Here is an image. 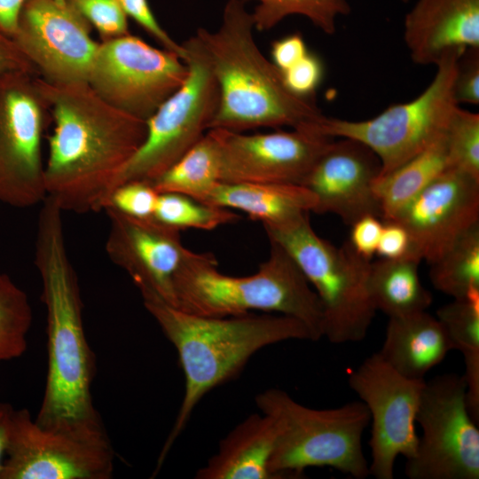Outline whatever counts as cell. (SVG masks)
I'll return each instance as SVG.
<instances>
[{"instance_id": "cell-1", "label": "cell", "mask_w": 479, "mask_h": 479, "mask_svg": "<svg viewBox=\"0 0 479 479\" xmlns=\"http://www.w3.org/2000/svg\"><path fill=\"white\" fill-rule=\"evenodd\" d=\"M54 124L44 163L47 197L63 212L104 210L115 181L143 144L146 121L112 106L88 82L36 77Z\"/></svg>"}, {"instance_id": "cell-2", "label": "cell", "mask_w": 479, "mask_h": 479, "mask_svg": "<svg viewBox=\"0 0 479 479\" xmlns=\"http://www.w3.org/2000/svg\"><path fill=\"white\" fill-rule=\"evenodd\" d=\"M63 213L51 198H45L35 243L47 320L45 388L35 417L43 426L99 417L91 396L94 355L85 336L80 287L67 253Z\"/></svg>"}, {"instance_id": "cell-3", "label": "cell", "mask_w": 479, "mask_h": 479, "mask_svg": "<svg viewBox=\"0 0 479 479\" xmlns=\"http://www.w3.org/2000/svg\"><path fill=\"white\" fill-rule=\"evenodd\" d=\"M144 305L175 347L185 375L183 400L154 475L209 391L237 376L257 351L269 345L289 340L314 341L302 322L286 315L204 317L158 301H144Z\"/></svg>"}, {"instance_id": "cell-4", "label": "cell", "mask_w": 479, "mask_h": 479, "mask_svg": "<svg viewBox=\"0 0 479 479\" xmlns=\"http://www.w3.org/2000/svg\"><path fill=\"white\" fill-rule=\"evenodd\" d=\"M255 30L246 1L228 0L218 28L200 27L195 34L219 90L209 130H310L325 115L310 98L287 89L281 72L259 49Z\"/></svg>"}, {"instance_id": "cell-5", "label": "cell", "mask_w": 479, "mask_h": 479, "mask_svg": "<svg viewBox=\"0 0 479 479\" xmlns=\"http://www.w3.org/2000/svg\"><path fill=\"white\" fill-rule=\"evenodd\" d=\"M270 244L258 271L243 277L220 272L212 254L192 251L174 278L176 308L204 317L277 312L302 322L314 341L321 339L323 311L316 292L292 256Z\"/></svg>"}, {"instance_id": "cell-6", "label": "cell", "mask_w": 479, "mask_h": 479, "mask_svg": "<svg viewBox=\"0 0 479 479\" xmlns=\"http://www.w3.org/2000/svg\"><path fill=\"white\" fill-rule=\"evenodd\" d=\"M255 401L276 423L270 470L277 479L302 477L310 467H330L357 479L370 475L362 437L371 419L362 401L314 409L276 388L260 392Z\"/></svg>"}, {"instance_id": "cell-7", "label": "cell", "mask_w": 479, "mask_h": 479, "mask_svg": "<svg viewBox=\"0 0 479 479\" xmlns=\"http://www.w3.org/2000/svg\"><path fill=\"white\" fill-rule=\"evenodd\" d=\"M263 228L269 241L292 256L316 292L323 337L334 344L363 341L376 312L368 289L371 259L357 254L349 241L336 247L318 236L309 213Z\"/></svg>"}, {"instance_id": "cell-8", "label": "cell", "mask_w": 479, "mask_h": 479, "mask_svg": "<svg viewBox=\"0 0 479 479\" xmlns=\"http://www.w3.org/2000/svg\"><path fill=\"white\" fill-rule=\"evenodd\" d=\"M462 52H445L436 64L435 77L414 99L390 106L375 117L364 121L325 115L312 130L332 138H350L365 145L381 161L380 177L388 174L445 133L459 106L454 96V79Z\"/></svg>"}, {"instance_id": "cell-9", "label": "cell", "mask_w": 479, "mask_h": 479, "mask_svg": "<svg viewBox=\"0 0 479 479\" xmlns=\"http://www.w3.org/2000/svg\"><path fill=\"white\" fill-rule=\"evenodd\" d=\"M114 467L100 417L43 426L14 410L0 479H109Z\"/></svg>"}, {"instance_id": "cell-10", "label": "cell", "mask_w": 479, "mask_h": 479, "mask_svg": "<svg viewBox=\"0 0 479 479\" xmlns=\"http://www.w3.org/2000/svg\"><path fill=\"white\" fill-rule=\"evenodd\" d=\"M182 45L187 76L146 120V137L118 176L114 190L130 181L153 182L209 130L219 102L217 82L197 36Z\"/></svg>"}, {"instance_id": "cell-11", "label": "cell", "mask_w": 479, "mask_h": 479, "mask_svg": "<svg viewBox=\"0 0 479 479\" xmlns=\"http://www.w3.org/2000/svg\"><path fill=\"white\" fill-rule=\"evenodd\" d=\"M37 76L20 70L0 75V202L16 208L47 196L43 138L51 118Z\"/></svg>"}, {"instance_id": "cell-12", "label": "cell", "mask_w": 479, "mask_h": 479, "mask_svg": "<svg viewBox=\"0 0 479 479\" xmlns=\"http://www.w3.org/2000/svg\"><path fill=\"white\" fill-rule=\"evenodd\" d=\"M463 375L444 373L425 382L416 422L422 435L406 459L410 479H478L479 430L466 399Z\"/></svg>"}, {"instance_id": "cell-13", "label": "cell", "mask_w": 479, "mask_h": 479, "mask_svg": "<svg viewBox=\"0 0 479 479\" xmlns=\"http://www.w3.org/2000/svg\"><path fill=\"white\" fill-rule=\"evenodd\" d=\"M187 73L178 54L129 33L98 43L88 83L112 106L146 121Z\"/></svg>"}, {"instance_id": "cell-14", "label": "cell", "mask_w": 479, "mask_h": 479, "mask_svg": "<svg viewBox=\"0 0 479 479\" xmlns=\"http://www.w3.org/2000/svg\"><path fill=\"white\" fill-rule=\"evenodd\" d=\"M425 382L400 374L378 352L349 374L348 384L372 420L369 474L374 478L392 479L397 458L414 455L419 439L416 414Z\"/></svg>"}, {"instance_id": "cell-15", "label": "cell", "mask_w": 479, "mask_h": 479, "mask_svg": "<svg viewBox=\"0 0 479 479\" xmlns=\"http://www.w3.org/2000/svg\"><path fill=\"white\" fill-rule=\"evenodd\" d=\"M91 26L68 3L27 0L12 41L35 68L51 82H88L98 43Z\"/></svg>"}, {"instance_id": "cell-16", "label": "cell", "mask_w": 479, "mask_h": 479, "mask_svg": "<svg viewBox=\"0 0 479 479\" xmlns=\"http://www.w3.org/2000/svg\"><path fill=\"white\" fill-rule=\"evenodd\" d=\"M208 130L219 146L223 183L301 185L334 139L303 129L257 134Z\"/></svg>"}, {"instance_id": "cell-17", "label": "cell", "mask_w": 479, "mask_h": 479, "mask_svg": "<svg viewBox=\"0 0 479 479\" xmlns=\"http://www.w3.org/2000/svg\"><path fill=\"white\" fill-rule=\"evenodd\" d=\"M109 221L106 252L124 270L143 301L176 307L174 278L192 250L182 243L179 230L153 217L138 218L113 208L104 209Z\"/></svg>"}, {"instance_id": "cell-18", "label": "cell", "mask_w": 479, "mask_h": 479, "mask_svg": "<svg viewBox=\"0 0 479 479\" xmlns=\"http://www.w3.org/2000/svg\"><path fill=\"white\" fill-rule=\"evenodd\" d=\"M388 221L406 230L410 254L431 264L479 224V179L450 168Z\"/></svg>"}, {"instance_id": "cell-19", "label": "cell", "mask_w": 479, "mask_h": 479, "mask_svg": "<svg viewBox=\"0 0 479 479\" xmlns=\"http://www.w3.org/2000/svg\"><path fill=\"white\" fill-rule=\"evenodd\" d=\"M381 170L378 156L350 138L334 139L301 185L316 198L314 213L334 214L350 226L362 216L381 212L373 185Z\"/></svg>"}, {"instance_id": "cell-20", "label": "cell", "mask_w": 479, "mask_h": 479, "mask_svg": "<svg viewBox=\"0 0 479 479\" xmlns=\"http://www.w3.org/2000/svg\"><path fill=\"white\" fill-rule=\"evenodd\" d=\"M404 39L413 62L436 65L447 51L479 48V0H417Z\"/></svg>"}, {"instance_id": "cell-21", "label": "cell", "mask_w": 479, "mask_h": 479, "mask_svg": "<svg viewBox=\"0 0 479 479\" xmlns=\"http://www.w3.org/2000/svg\"><path fill=\"white\" fill-rule=\"evenodd\" d=\"M277 438L274 420L253 413L219 443L217 452L198 469L197 479H277L270 460Z\"/></svg>"}, {"instance_id": "cell-22", "label": "cell", "mask_w": 479, "mask_h": 479, "mask_svg": "<svg viewBox=\"0 0 479 479\" xmlns=\"http://www.w3.org/2000/svg\"><path fill=\"white\" fill-rule=\"evenodd\" d=\"M389 318L378 353L404 377L424 380L425 374L452 349L444 326L427 310Z\"/></svg>"}, {"instance_id": "cell-23", "label": "cell", "mask_w": 479, "mask_h": 479, "mask_svg": "<svg viewBox=\"0 0 479 479\" xmlns=\"http://www.w3.org/2000/svg\"><path fill=\"white\" fill-rule=\"evenodd\" d=\"M246 213L275 225L314 212L316 198L305 186L287 183H218L201 201Z\"/></svg>"}, {"instance_id": "cell-24", "label": "cell", "mask_w": 479, "mask_h": 479, "mask_svg": "<svg viewBox=\"0 0 479 479\" xmlns=\"http://www.w3.org/2000/svg\"><path fill=\"white\" fill-rule=\"evenodd\" d=\"M421 261L405 256L371 262L368 289L376 310L389 318L404 317L425 311L433 298L421 283L419 264Z\"/></svg>"}, {"instance_id": "cell-25", "label": "cell", "mask_w": 479, "mask_h": 479, "mask_svg": "<svg viewBox=\"0 0 479 479\" xmlns=\"http://www.w3.org/2000/svg\"><path fill=\"white\" fill-rule=\"evenodd\" d=\"M445 133L373 185L381 220L391 219L426 186L450 169Z\"/></svg>"}, {"instance_id": "cell-26", "label": "cell", "mask_w": 479, "mask_h": 479, "mask_svg": "<svg viewBox=\"0 0 479 479\" xmlns=\"http://www.w3.org/2000/svg\"><path fill=\"white\" fill-rule=\"evenodd\" d=\"M452 349L462 353L466 399L472 418L479 420V295L453 299L436 310Z\"/></svg>"}, {"instance_id": "cell-27", "label": "cell", "mask_w": 479, "mask_h": 479, "mask_svg": "<svg viewBox=\"0 0 479 479\" xmlns=\"http://www.w3.org/2000/svg\"><path fill=\"white\" fill-rule=\"evenodd\" d=\"M221 156L218 144L208 130L161 176L151 182L159 192H175L202 201L220 183Z\"/></svg>"}, {"instance_id": "cell-28", "label": "cell", "mask_w": 479, "mask_h": 479, "mask_svg": "<svg viewBox=\"0 0 479 479\" xmlns=\"http://www.w3.org/2000/svg\"><path fill=\"white\" fill-rule=\"evenodd\" d=\"M435 288L453 299L479 295V224L430 264Z\"/></svg>"}, {"instance_id": "cell-29", "label": "cell", "mask_w": 479, "mask_h": 479, "mask_svg": "<svg viewBox=\"0 0 479 479\" xmlns=\"http://www.w3.org/2000/svg\"><path fill=\"white\" fill-rule=\"evenodd\" d=\"M247 1V0H245ZM251 12L256 31L264 32L276 27L289 15H302L326 35L336 30V20L350 12L348 0H255Z\"/></svg>"}, {"instance_id": "cell-30", "label": "cell", "mask_w": 479, "mask_h": 479, "mask_svg": "<svg viewBox=\"0 0 479 479\" xmlns=\"http://www.w3.org/2000/svg\"><path fill=\"white\" fill-rule=\"evenodd\" d=\"M32 322L27 294L10 276L0 272V364L26 352Z\"/></svg>"}, {"instance_id": "cell-31", "label": "cell", "mask_w": 479, "mask_h": 479, "mask_svg": "<svg viewBox=\"0 0 479 479\" xmlns=\"http://www.w3.org/2000/svg\"><path fill=\"white\" fill-rule=\"evenodd\" d=\"M153 218L179 231L188 228L210 231L235 223L240 216L232 209L206 204L183 194L161 192Z\"/></svg>"}, {"instance_id": "cell-32", "label": "cell", "mask_w": 479, "mask_h": 479, "mask_svg": "<svg viewBox=\"0 0 479 479\" xmlns=\"http://www.w3.org/2000/svg\"><path fill=\"white\" fill-rule=\"evenodd\" d=\"M451 168L479 179V114L455 108L445 131Z\"/></svg>"}, {"instance_id": "cell-33", "label": "cell", "mask_w": 479, "mask_h": 479, "mask_svg": "<svg viewBox=\"0 0 479 479\" xmlns=\"http://www.w3.org/2000/svg\"><path fill=\"white\" fill-rule=\"evenodd\" d=\"M66 2L96 28L102 40L130 33L128 16L118 0H66Z\"/></svg>"}, {"instance_id": "cell-34", "label": "cell", "mask_w": 479, "mask_h": 479, "mask_svg": "<svg viewBox=\"0 0 479 479\" xmlns=\"http://www.w3.org/2000/svg\"><path fill=\"white\" fill-rule=\"evenodd\" d=\"M159 192L145 181H130L118 185L105 207L138 218L153 217ZM104 208V209H105Z\"/></svg>"}, {"instance_id": "cell-35", "label": "cell", "mask_w": 479, "mask_h": 479, "mask_svg": "<svg viewBox=\"0 0 479 479\" xmlns=\"http://www.w3.org/2000/svg\"><path fill=\"white\" fill-rule=\"evenodd\" d=\"M281 75L290 91L297 96L310 98L322 81L324 66L316 54L308 51L294 65L281 72Z\"/></svg>"}, {"instance_id": "cell-36", "label": "cell", "mask_w": 479, "mask_h": 479, "mask_svg": "<svg viewBox=\"0 0 479 479\" xmlns=\"http://www.w3.org/2000/svg\"><path fill=\"white\" fill-rule=\"evenodd\" d=\"M454 96L458 105L479 104V48H468L457 62Z\"/></svg>"}, {"instance_id": "cell-37", "label": "cell", "mask_w": 479, "mask_h": 479, "mask_svg": "<svg viewBox=\"0 0 479 479\" xmlns=\"http://www.w3.org/2000/svg\"><path fill=\"white\" fill-rule=\"evenodd\" d=\"M128 18H131L138 26L153 37L162 48L174 51L184 59L185 51L182 44L177 43L156 20L148 0H118Z\"/></svg>"}, {"instance_id": "cell-38", "label": "cell", "mask_w": 479, "mask_h": 479, "mask_svg": "<svg viewBox=\"0 0 479 479\" xmlns=\"http://www.w3.org/2000/svg\"><path fill=\"white\" fill-rule=\"evenodd\" d=\"M349 240L352 248L360 255L371 259L376 254L383 222L373 215L360 217L351 225Z\"/></svg>"}, {"instance_id": "cell-39", "label": "cell", "mask_w": 479, "mask_h": 479, "mask_svg": "<svg viewBox=\"0 0 479 479\" xmlns=\"http://www.w3.org/2000/svg\"><path fill=\"white\" fill-rule=\"evenodd\" d=\"M376 254L381 258L387 259H396L409 255L410 239L406 230L397 222H383Z\"/></svg>"}, {"instance_id": "cell-40", "label": "cell", "mask_w": 479, "mask_h": 479, "mask_svg": "<svg viewBox=\"0 0 479 479\" xmlns=\"http://www.w3.org/2000/svg\"><path fill=\"white\" fill-rule=\"evenodd\" d=\"M308 51L302 35L290 34L271 43V62L280 72H283L302 59Z\"/></svg>"}, {"instance_id": "cell-41", "label": "cell", "mask_w": 479, "mask_h": 479, "mask_svg": "<svg viewBox=\"0 0 479 479\" xmlns=\"http://www.w3.org/2000/svg\"><path fill=\"white\" fill-rule=\"evenodd\" d=\"M16 70L38 75L34 66L20 51L12 39L0 31V75Z\"/></svg>"}, {"instance_id": "cell-42", "label": "cell", "mask_w": 479, "mask_h": 479, "mask_svg": "<svg viewBox=\"0 0 479 479\" xmlns=\"http://www.w3.org/2000/svg\"><path fill=\"white\" fill-rule=\"evenodd\" d=\"M27 0H0V31L12 36L20 11Z\"/></svg>"}, {"instance_id": "cell-43", "label": "cell", "mask_w": 479, "mask_h": 479, "mask_svg": "<svg viewBox=\"0 0 479 479\" xmlns=\"http://www.w3.org/2000/svg\"><path fill=\"white\" fill-rule=\"evenodd\" d=\"M14 410L11 404L0 402V473L5 457L10 426Z\"/></svg>"}, {"instance_id": "cell-44", "label": "cell", "mask_w": 479, "mask_h": 479, "mask_svg": "<svg viewBox=\"0 0 479 479\" xmlns=\"http://www.w3.org/2000/svg\"><path fill=\"white\" fill-rule=\"evenodd\" d=\"M58 2L61 3V4H65L66 3V0H57Z\"/></svg>"}, {"instance_id": "cell-45", "label": "cell", "mask_w": 479, "mask_h": 479, "mask_svg": "<svg viewBox=\"0 0 479 479\" xmlns=\"http://www.w3.org/2000/svg\"><path fill=\"white\" fill-rule=\"evenodd\" d=\"M399 1L406 3L408 0H399Z\"/></svg>"}]
</instances>
